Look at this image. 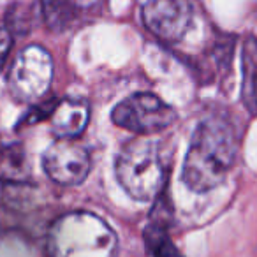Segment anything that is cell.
<instances>
[{
  "label": "cell",
  "instance_id": "5bb4252c",
  "mask_svg": "<svg viewBox=\"0 0 257 257\" xmlns=\"http://www.w3.org/2000/svg\"><path fill=\"white\" fill-rule=\"evenodd\" d=\"M13 46V36L8 29H2L0 27V67L4 65L6 58H8L9 51H11Z\"/></svg>",
  "mask_w": 257,
  "mask_h": 257
},
{
  "label": "cell",
  "instance_id": "ba28073f",
  "mask_svg": "<svg viewBox=\"0 0 257 257\" xmlns=\"http://www.w3.org/2000/svg\"><path fill=\"white\" fill-rule=\"evenodd\" d=\"M90 118L88 104L79 99H64L51 114V133L58 140H74L81 136Z\"/></svg>",
  "mask_w": 257,
  "mask_h": 257
},
{
  "label": "cell",
  "instance_id": "52a82bcc",
  "mask_svg": "<svg viewBox=\"0 0 257 257\" xmlns=\"http://www.w3.org/2000/svg\"><path fill=\"white\" fill-rule=\"evenodd\" d=\"M147 29L164 43H178L192 23V4L189 0H148L143 6Z\"/></svg>",
  "mask_w": 257,
  "mask_h": 257
},
{
  "label": "cell",
  "instance_id": "6da1fadb",
  "mask_svg": "<svg viewBox=\"0 0 257 257\" xmlns=\"http://www.w3.org/2000/svg\"><path fill=\"white\" fill-rule=\"evenodd\" d=\"M239 141L225 118L210 116L194 131L185 162L183 183L192 192H208L225 180L236 161Z\"/></svg>",
  "mask_w": 257,
  "mask_h": 257
},
{
  "label": "cell",
  "instance_id": "30bf717a",
  "mask_svg": "<svg viewBox=\"0 0 257 257\" xmlns=\"http://www.w3.org/2000/svg\"><path fill=\"white\" fill-rule=\"evenodd\" d=\"M30 180V161L22 143L0 148V182L25 183Z\"/></svg>",
  "mask_w": 257,
  "mask_h": 257
},
{
  "label": "cell",
  "instance_id": "9c48e42d",
  "mask_svg": "<svg viewBox=\"0 0 257 257\" xmlns=\"http://www.w3.org/2000/svg\"><path fill=\"white\" fill-rule=\"evenodd\" d=\"M241 99L250 113H257V37L246 36L241 46Z\"/></svg>",
  "mask_w": 257,
  "mask_h": 257
},
{
  "label": "cell",
  "instance_id": "5b68a950",
  "mask_svg": "<svg viewBox=\"0 0 257 257\" xmlns=\"http://www.w3.org/2000/svg\"><path fill=\"white\" fill-rule=\"evenodd\" d=\"M53 79L51 55L41 46H27L9 72V90L20 102H37L48 93Z\"/></svg>",
  "mask_w": 257,
  "mask_h": 257
},
{
  "label": "cell",
  "instance_id": "3957f363",
  "mask_svg": "<svg viewBox=\"0 0 257 257\" xmlns=\"http://www.w3.org/2000/svg\"><path fill=\"white\" fill-rule=\"evenodd\" d=\"M118 183L136 201H154L164 192L166 164L155 141L133 140L114 162Z\"/></svg>",
  "mask_w": 257,
  "mask_h": 257
},
{
  "label": "cell",
  "instance_id": "8fae6325",
  "mask_svg": "<svg viewBox=\"0 0 257 257\" xmlns=\"http://www.w3.org/2000/svg\"><path fill=\"white\" fill-rule=\"evenodd\" d=\"M143 239L152 257H183L169 238L166 222L162 220L159 211L152 213V220L145 229Z\"/></svg>",
  "mask_w": 257,
  "mask_h": 257
},
{
  "label": "cell",
  "instance_id": "7c38bea8",
  "mask_svg": "<svg viewBox=\"0 0 257 257\" xmlns=\"http://www.w3.org/2000/svg\"><path fill=\"white\" fill-rule=\"evenodd\" d=\"M41 6H43L44 22L53 32L65 30L72 23L74 8L71 0H41Z\"/></svg>",
  "mask_w": 257,
  "mask_h": 257
},
{
  "label": "cell",
  "instance_id": "4fadbf2b",
  "mask_svg": "<svg viewBox=\"0 0 257 257\" xmlns=\"http://www.w3.org/2000/svg\"><path fill=\"white\" fill-rule=\"evenodd\" d=\"M57 104L58 102L50 100V102H39L37 106L30 107V111L25 114V118L20 121V125H30V123H36V121L43 120V118H46V116H51L55 107H57Z\"/></svg>",
  "mask_w": 257,
  "mask_h": 257
},
{
  "label": "cell",
  "instance_id": "8992f818",
  "mask_svg": "<svg viewBox=\"0 0 257 257\" xmlns=\"http://www.w3.org/2000/svg\"><path fill=\"white\" fill-rule=\"evenodd\" d=\"M92 166L90 152L74 140H57L43 157L46 175L60 185H79L86 180Z\"/></svg>",
  "mask_w": 257,
  "mask_h": 257
},
{
  "label": "cell",
  "instance_id": "7a4b0ae2",
  "mask_svg": "<svg viewBox=\"0 0 257 257\" xmlns=\"http://www.w3.org/2000/svg\"><path fill=\"white\" fill-rule=\"evenodd\" d=\"M50 257H116V232L90 211L60 217L48 234Z\"/></svg>",
  "mask_w": 257,
  "mask_h": 257
},
{
  "label": "cell",
  "instance_id": "277c9868",
  "mask_svg": "<svg viewBox=\"0 0 257 257\" xmlns=\"http://www.w3.org/2000/svg\"><path fill=\"white\" fill-rule=\"evenodd\" d=\"M114 125L140 136H150L169 128L176 121V111L154 93L141 92L127 97L111 113Z\"/></svg>",
  "mask_w": 257,
  "mask_h": 257
}]
</instances>
